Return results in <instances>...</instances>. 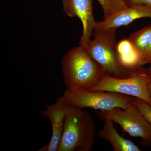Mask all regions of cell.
Segmentation results:
<instances>
[{
  "label": "cell",
  "instance_id": "cell-1",
  "mask_svg": "<svg viewBox=\"0 0 151 151\" xmlns=\"http://www.w3.org/2000/svg\"><path fill=\"white\" fill-rule=\"evenodd\" d=\"M61 68L64 83L69 90H89L107 73L81 45L67 52L63 58Z\"/></svg>",
  "mask_w": 151,
  "mask_h": 151
},
{
  "label": "cell",
  "instance_id": "cell-2",
  "mask_svg": "<svg viewBox=\"0 0 151 151\" xmlns=\"http://www.w3.org/2000/svg\"><path fill=\"white\" fill-rule=\"evenodd\" d=\"M95 125L88 112L68 104L58 151H90L95 142Z\"/></svg>",
  "mask_w": 151,
  "mask_h": 151
},
{
  "label": "cell",
  "instance_id": "cell-3",
  "mask_svg": "<svg viewBox=\"0 0 151 151\" xmlns=\"http://www.w3.org/2000/svg\"><path fill=\"white\" fill-rule=\"evenodd\" d=\"M117 29H109L94 33V39L90 40L86 50L92 59L104 68L107 74L116 78H125L134 71L127 70L119 61L116 39Z\"/></svg>",
  "mask_w": 151,
  "mask_h": 151
},
{
  "label": "cell",
  "instance_id": "cell-4",
  "mask_svg": "<svg viewBox=\"0 0 151 151\" xmlns=\"http://www.w3.org/2000/svg\"><path fill=\"white\" fill-rule=\"evenodd\" d=\"M151 76L148 69L139 68L127 77L116 78L106 73L89 90L119 93L143 100L151 106L148 85Z\"/></svg>",
  "mask_w": 151,
  "mask_h": 151
},
{
  "label": "cell",
  "instance_id": "cell-5",
  "mask_svg": "<svg viewBox=\"0 0 151 151\" xmlns=\"http://www.w3.org/2000/svg\"><path fill=\"white\" fill-rule=\"evenodd\" d=\"M68 104L78 108L107 111L115 108L125 109L134 97L115 92L89 90L66 89L62 96Z\"/></svg>",
  "mask_w": 151,
  "mask_h": 151
},
{
  "label": "cell",
  "instance_id": "cell-6",
  "mask_svg": "<svg viewBox=\"0 0 151 151\" xmlns=\"http://www.w3.org/2000/svg\"><path fill=\"white\" fill-rule=\"evenodd\" d=\"M99 116L101 120H112L130 136L140 138L143 145L151 147V125L132 102L125 109L100 111Z\"/></svg>",
  "mask_w": 151,
  "mask_h": 151
},
{
  "label": "cell",
  "instance_id": "cell-7",
  "mask_svg": "<svg viewBox=\"0 0 151 151\" xmlns=\"http://www.w3.org/2000/svg\"><path fill=\"white\" fill-rule=\"evenodd\" d=\"M63 10L68 16L77 17L83 26L80 45L86 49L96 22L93 15L92 0H62Z\"/></svg>",
  "mask_w": 151,
  "mask_h": 151
},
{
  "label": "cell",
  "instance_id": "cell-8",
  "mask_svg": "<svg viewBox=\"0 0 151 151\" xmlns=\"http://www.w3.org/2000/svg\"><path fill=\"white\" fill-rule=\"evenodd\" d=\"M151 18V7L143 4L128 6L121 10L112 13L103 21L96 22L94 33L111 28L118 29L127 26L138 19Z\"/></svg>",
  "mask_w": 151,
  "mask_h": 151
},
{
  "label": "cell",
  "instance_id": "cell-9",
  "mask_svg": "<svg viewBox=\"0 0 151 151\" xmlns=\"http://www.w3.org/2000/svg\"><path fill=\"white\" fill-rule=\"evenodd\" d=\"M67 105L61 96L52 105H46V109L42 112V115L50 121L52 134L49 142L38 151H58L64 128Z\"/></svg>",
  "mask_w": 151,
  "mask_h": 151
},
{
  "label": "cell",
  "instance_id": "cell-10",
  "mask_svg": "<svg viewBox=\"0 0 151 151\" xmlns=\"http://www.w3.org/2000/svg\"><path fill=\"white\" fill-rule=\"evenodd\" d=\"M103 128L98 132L100 137L110 142L115 151H140L137 145L129 140L122 137L118 133L110 119L103 120Z\"/></svg>",
  "mask_w": 151,
  "mask_h": 151
},
{
  "label": "cell",
  "instance_id": "cell-11",
  "mask_svg": "<svg viewBox=\"0 0 151 151\" xmlns=\"http://www.w3.org/2000/svg\"><path fill=\"white\" fill-rule=\"evenodd\" d=\"M117 51L120 63L129 71H134L141 67L140 55L129 39H124L117 43Z\"/></svg>",
  "mask_w": 151,
  "mask_h": 151
},
{
  "label": "cell",
  "instance_id": "cell-12",
  "mask_svg": "<svg viewBox=\"0 0 151 151\" xmlns=\"http://www.w3.org/2000/svg\"><path fill=\"white\" fill-rule=\"evenodd\" d=\"M151 37V24L131 34L129 40L140 55L142 60Z\"/></svg>",
  "mask_w": 151,
  "mask_h": 151
},
{
  "label": "cell",
  "instance_id": "cell-13",
  "mask_svg": "<svg viewBox=\"0 0 151 151\" xmlns=\"http://www.w3.org/2000/svg\"><path fill=\"white\" fill-rule=\"evenodd\" d=\"M132 103L138 108L151 125V105L143 100L135 97H134Z\"/></svg>",
  "mask_w": 151,
  "mask_h": 151
},
{
  "label": "cell",
  "instance_id": "cell-14",
  "mask_svg": "<svg viewBox=\"0 0 151 151\" xmlns=\"http://www.w3.org/2000/svg\"><path fill=\"white\" fill-rule=\"evenodd\" d=\"M113 12L124 9L128 7L124 0H108Z\"/></svg>",
  "mask_w": 151,
  "mask_h": 151
},
{
  "label": "cell",
  "instance_id": "cell-15",
  "mask_svg": "<svg viewBox=\"0 0 151 151\" xmlns=\"http://www.w3.org/2000/svg\"><path fill=\"white\" fill-rule=\"evenodd\" d=\"M97 1L102 7L105 18L109 16L113 12L108 0H97Z\"/></svg>",
  "mask_w": 151,
  "mask_h": 151
},
{
  "label": "cell",
  "instance_id": "cell-16",
  "mask_svg": "<svg viewBox=\"0 0 151 151\" xmlns=\"http://www.w3.org/2000/svg\"><path fill=\"white\" fill-rule=\"evenodd\" d=\"M151 63V37L149 41L148 45L146 50L145 56L143 58L141 65H145L148 63Z\"/></svg>",
  "mask_w": 151,
  "mask_h": 151
},
{
  "label": "cell",
  "instance_id": "cell-17",
  "mask_svg": "<svg viewBox=\"0 0 151 151\" xmlns=\"http://www.w3.org/2000/svg\"><path fill=\"white\" fill-rule=\"evenodd\" d=\"M128 6L137 4H143L151 7V0H124Z\"/></svg>",
  "mask_w": 151,
  "mask_h": 151
},
{
  "label": "cell",
  "instance_id": "cell-18",
  "mask_svg": "<svg viewBox=\"0 0 151 151\" xmlns=\"http://www.w3.org/2000/svg\"><path fill=\"white\" fill-rule=\"evenodd\" d=\"M148 69L149 72H150V74L151 76V80L150 81V83H149V84L148 88L149 92H150V95L151 97V68L150 67V68H149Z\"/></svg>",
  "mask_w": 151,
  "mask_h": 151
},
{
  "label": "cell",
  "instance_id": "cell-19",
  "mask_svg": "<svg viewBox=\"0 0 151 151\" xmlns=\"http://www.w3.org/2000/svg\"><path fill=\"white\" fill-rule=\"evenodd\" d=\"M150 65H151V66H150V67L151 68V63H150Z\"/></svg>",
  "mask_w": 151,
  "mask_h": 151
}]
</instances>
